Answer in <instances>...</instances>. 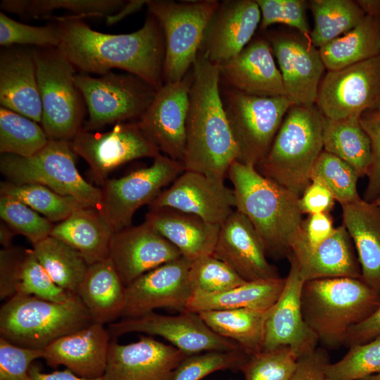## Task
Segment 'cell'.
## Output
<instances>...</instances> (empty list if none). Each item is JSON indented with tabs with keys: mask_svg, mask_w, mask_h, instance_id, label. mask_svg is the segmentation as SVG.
<instances>
[{
	"mask_svg": "<svg viewBox=\"0 0 380 380\" xmlns=\"http://www.w3.org/2000/svg\"><path fill=\"white\" fill-rule=\"evenodd\" d=\"M45 19L56 20L58 49L81 72L102 75L118 68L137 76L156 90L164 84V37L151 15L137 31L118 34L92 30L71 15H52Z\"/></svg>",
	"mask_w": 380,
	"mask_h": 380,
	"instance_id": "cell-1",
	"label": "cell"
},
{
	"mask_svg": "<svg viewBox=\"0 0 380 380\" xmlns=\"http://www.w3.org/2000/svg\"><path fill=\"white\" fill-rule=\"evenodd\" d=\"M191 70L182 163L185 171L224 182L239 151L222 103L219 65L198 52Z\"/></svg>",
	"mask_w": 380,
	"mask_h": 380,
	"instance_id": "cell-2",
	"label": "cell"
},
{
	"mask_svg": "<svg viewBox=\"0 0 380 380\" xmlns=\"http://www.w3.org/2000/svg\"><path fill=\"white\" fill-rule=\"evenodd\" d=\"M227 177L233 186L236 210L255 228L267 256L288 257L303 218L300 197L262 175L254 165L236 160Z\"/></svg>",
	"mask_w": 380,
	"mask_h": 380,
	"instance_id": "cell-3",
	"label": "cell"
},
{
	"mask_svg": "<svg viewBox=\"0 0 380 380\" xmlns=\"http://www.w3.org/2000/svg\"><path fill=\"white\" fill-rule=\"evenodd\" d=\"M380 304V293L360 279L306 281L301 294L304 319L318 342L330 348L343 343L348 330Z\"/></svg>",
	"mask_w": 380,
	"mask_h": 380,
	"instance_id": "cell-4",
	"label": "cell"
},
{
	"mask_svg": "<svg viewBox=\"0 0 380 380\" xmlns=\"http://www.w3.org/2000/svg\"><path fill=\"white\" fill-rule=\"evenodd\" d=\"M322 151V113L316 105H293L267 153L255 167L300 197L311 182L314 165Z\"/></svg>",
	"mask_w": 380,
	"mask_h": 380,
	"instance_id": "cell-5",
	"label": "cell"
},
{
	"mask_svg": "<svg viewBox=\"0 0 380 380\" xmlns=\"http://www.w3.org/2000/svg\"><path fill=\"white\" fill-rule=\"evenodd\" d=\"M91 323L87 309L76 293L64 302L18 293L0 309L1 337L32 349H43Z\"/></svg>",
	"mask_w": 380,
	"mask_h": 380,
	"instance_id": "cell-6",
	"label": "cell"
},
{
	"mask_svg": "<svg viewBox=\"0 0 380 380\" xmlns=\"http://www.w3.org/2000/svg\"><path fill=\"white\" fill-rule=\"evenodd\" d=\"M42 107L41 126L50 140L70 141L82 129L85 103L74 82L76 68L56 47H34Z\"/></svg>",
	"mask_w": 380,
	"mask_h": 380,
	"instance_id": "cell-7",
	"label": "cell"
},
{
	"mask_svg": "<svg viewBox=\"0 0 380 380\" xmlns=\"http://www.w3.org/2000/svg\"><path fill=\"white\" fill-rule=\"evenodd\" d=\"M70 141L49 139L44 148L30 157L1 154L0 170L11 183L41 184L98 210L101 190L82 177Z\"/></svg>",
	"mask_w": 380,
	"mask_h": 380,
	"instance_id": "cell-8",
	"label": "cell"
},
{
	"mask_svg": "<svg viewBox=\"0 0 380 380\" xmlns=\"http://www.w3.org/2000/svg\"><path fill=\"white\" fill-rule=\"evenodd\" d=\"M219 4L216 0H147L149 14L159 23L164 37V82L179 81L190 71Z\"/></svg>",
	"mask_w": 380,
	"mask_h": 380,
	"instance_id": "cell-9",
	"label": "cell"
},
{
	"mask_svg": "<svg viewBox=\"0 0 380 380\" xmlns=\"http://www.w3.org/2000/svg\"><path fill=\"white\" fill-rule=\"evenodd\" d=\"M74 82L84 99L88 120L82 127L95 131L113 123L138 120L157 90L130 73L110 71L99 77L76 73Z\"/></svg>",
	"mask_w": 380,
	"mask_h": 380,
	"instance_id": "cell-10",
	"label": "cell"
},
{
	"mask_svg": "<svg viewBox=\"0 0 380 380\" xmlns=\"http://www.w3.org/2000/svg\"><path fill=\"white\" fill-rule=\"evenodd\" d=\"M221 96L239 161L255 166L267 153L293 103L286 96H256L227 87Z\"/></svg>",
	"mask_w": 380,
	"mask_h": 380,
	"instance_id": "cell-11",
	"label": "cell"
},
{
	"mask_svg": "<svg viewBox=\"0 0 380 380\" xmlns=\"http://www.w3.org/2000/svg\"><path fill=\"white\" fill-rule=\"evenodd\" d=\"M182 162L160 153L148 167L136 170L103 184L98 212L113 232L131 226L137 210L150 205L183 172Z\"/></svg>",
	"mask_w": 380,
	"mask_h": 380,
	"instance_id": "cell-12",
	"label": "cell"
},
{
	"mask_svg": "<svg viewBox=\"0 0 380 380\" xmlns=\"http://www.w3.org/2000/svg\"><path fill=\"white\" fill-rule=\"evenodd\" d=\"M316 106L331 119L360 117L380 108V54L328 71L320 82Z\"/></svg>",
	"mask_w": 380,
	"mask_h": 380,
	"instance_id": "cell-13",
	"label": "cell"
},
{
	"mask_svg": "<svg viewBox=\"0 0 380 380\" xmlns=\"http://www.w3.org/2000/svg\"><path fill=\"white\" fill-rule=\"evenodd\" d=\"M70 144L73 151L87 163L101 184L120 165L141 158H154L160 153L137 120L116 123L110 130L104 132L82 128Z\"/></svg>",
	"mask_w": 380,
	"mask_h": 380,
	"instance_id": "cell-14",
	"label": "cell"
},
{
	"mask_svg": "<svg viewBox=\"0 0 380 380\" xmlns=\"http://www.w3.org/2000/svg\"><path fill=\"white\" fill-rule=\"evenodd\" d=\"M112 338L129 333L159 336L187 355L210 351L241 349L230 339L213 331L196 312L184 311L177 315L154 312L133 318H124L108 324Z\"/></svg>",
	"mask_w": 380,
	"mask_h": 380,
	"instance_id": "cell-15",
	"label": "cell"
},
{
	"mask_svg": "<svg viewBox=\"0 0 380 380\" xmlns=\"http://www.w3.org/2000/svg\"><path fill=\"white\" fill-rule=\"evenodd\" d=\"M192 70L179 81L164 82L137 120L159 151L182 162L186 148V125Z\"/></svg>",
	"mask_w": 380,
	"mask_h": 380,
	"instance_id": "cell-16",
	"label": "cell"
},
{
	"mask_svg": "<svg viewBox=\"0 0 380 380\" xmlns=\"http://www.w3.org/2000/svg\"><path fill=\"white\" fill-rule=\"evenodd\" d=\"M191 263L182 256L144 274L127 285L121 317H140L159 308L186 311L194 293L189 281Z\"/></svg>",
	"mask_w": 380,
	"mask_h": 380,
	"instance_id": "cell-17",
	"label": "cell"
},
{
	"mask_svg": "<svg viewBox=\"0 0 380 380\" xmlns=\"http://www.w3.org/2000/svg\"><path fill=\"white\" fill-rule=\"evenodd\" d=\"M288 258L290 270L284 286L267 312L262 350L287 346L299 358L314 351L318 341L307 325L302 312L301 294L305 280L295 261Z\"/></svg>",
	"mask_w": 380,
	"mask_h": 380,
	"instance_id": "cell-18",
	"label": "cell"
},
{
	"mask_svg": "<svg viewBox=\"0 0 380 380\" xmlns=\"http://www.w3.org/2000/svg\"><path fill=\"white\" fill-rule=\"evenodd\" d=\"M162 207L193 214L220 226L236 208V199L233 189L224 182L184 171L149 205V208Z\"/></svg>",
	"mask_w": 380,
	"mask_h": 380,
	"instance_id": "cell-19",
	"label": "cell"
},
{
	"mask_svg": "<svg viewBox=\"0 0 380 380\" xmlns=\"http://www.w3.org/2000/svg\"><path fill=\"white\" fill-rule=\"evenodd\" d=\"M187 356L172 345L151 336L120 344L112 338L104 374L105 380H171Z\"/></svg>",
	"mask_w": 380,
	"mask_h": 380,
	"instance_id": "cell-20",
	"label": "cell"
},
{
	"mask_svg": "<svg viewBox=\"0 0 380 380\" xmlns=\"http://www.w3.org/2000/svg\"><path fill=\"white\" fill-rule=\"evenodd\" d=\"M260 21L256 1H220L204 32L199 53L217 65L233 58L251 42Z\"/></svg>",
	"mask_w": 380,
	"mask_h": 380,
	"instance_id": "cell-21",
	"label": "cell"
},
{
	"mask_svg": "<svg viewBox=\"0 0 380 380\" xmlns=\"http://www.w3.org/2000/svg\"><path fill=\"white\" fill-rule=\"evenodd\" d=\"M268 42L279 65L285 96L295 106L316 105L326 68L319 49L303 36H272Z\"/></svg>",
	"mask_w": 380,
	"mask_h": 380,
	"instance_id": "cell-22",
	"label": "cell"
},
{
	"mask_svg": "<svg viewBox=\"0 0 380 380\" xmlns=\"http://www.w3.org/2000/svg\"><path fill=\"white\" fill-rule=\"evenodd\" d=\"M213 256L232 267L246 281L280 278L255 228L234 210L220 226Z\"/></svg>",
	"mask_w": 380,
	"mask_h": 380,
	"instance_id": "cell-23",
	"label": "cell"
},
{
	"mask_svg": "<svg viewBox=\"0 0 380 380\" xmlns=\"http://www.w3.org/2000/svg\"><path fill=\"white\" fill-rule=\"evenodd\" d=\"M182 257L167 239L143 222L114 232L109 258L127 286L144 274Z\"/></svg>",
	"mask_w": 380,
	"mask_h": 380,
	"instance_id": "cell-24",
	"label": "cell"
},
{
	"mask_svg": "<svg viewBox=\"0 0 380 380\" xmlns=\"http://www.w3.org/2000/svg\"><path fill=\"white\" fill-rule=\"evenodd\" d=\"M218 65L220 83L227 88L256 96H285L281 75L267 40L250 42L237 56Z\"/></svg>",
	"mask_w": 380,
	"mask_h": 380,
	"instance_id": "cell-25",
	"label": "cell"
},
{
	"mask_svg": "<svg viewBox=\"0 0 380 380\" xmlns=\"http://www.w3.org/2000/svg\"><path fill=\"white\" fill-rule=\"evenodd\" d=\"M111 339L108 328L93 322L53 341L44 348L42 358L49 367L63 365L82 377H102Z\"/></svg>",
	"mask_w": 380,
	"mask_h": 380,
	"instance_id": "cell-26",
	"label": "cell"
},
{
	"mask_svg": "<svg viewBox=\"0 0 380 380\" xmlns=\"http://www.w3.org/2000/svg\"><path fill=\"white\" fill-rule=\"evenodd\" d=\"M0 104L41 124L42 107L33 49L12 46L1 49Z\"/></svg>",
	"mask_w": 380,
	"mask_h": 380,
	"instance_id": "cell-27",
	"label": "cell"
},
{
	"mask_svg": "<svg viewBox=\"0 0 380 380\" xmlns=\"http://www.w3.org/2000/svg\"><path fill=\"white\" fill-rule=\"evenodd\" d=\"M287 258L295 261L305 281L338 277L360 279L355 248L343 224L335 227L329 238L313 248L291 246Z\"/></svg>",
	"mask_w": 380,
	"mask_h": 380,
	"instance_id": "cell-28",
	"label": "cell"
},
{
	"mask_svg": "<svg viewBox=\"0 0 380 380\" xmlns=\"http://www.w3.org/2000/svg\"><path fill=\"white\" fill-rule=\"evenodd\" d=\"M190 261L213 255L220 225L174 208H149L144 222Z\"/></svg>",
	"mask_w": 380,
	"mask_h": 380,
	"instance_id": "cell-29",
	"label": "cell"
},
{
	"mask_svg": "<svg viewBox=\"0 0 380 380\" xmlns=\"http://www.w3.org/2000/svg\"><path fill=\"white\" fill-rule=\"evenodd\" d=\"M341 208L343 225L360 265V279L380 293V206L361 198Z\"/></svg>",
	"mask_w": 380,
	"mask_h": 380,
	"instance_id": "cell-30",
	"label": "cell"
},
{
	"mask_svg": "<svg viewBox=\"0 0 380 380\" xmlns=\"http://www.w3.org/2000/svg\"><path fill=\"white\" fill-rule=\"evenodd\" d=\"M76 294L94 323L110 324L121 317L126 286L109 258L88 266Z\"/></svg>",
	"mask_w": 380,
	"mask_h": 380,
	"instance_id": "cell-31",
	"label": "cell"
},
{
	"mask_svg": "<svg viewBox=\"0 0 380 380\" xmlns=\"http://www.w3.org/2000/svg\"><path fill=\"white\" fill-rule=\"evenodd\" d=\"M113 233L97 210L84 207L53 225L50 236L75 248L89 265L109 258Z\"/></svg>",
	"mask_w": 380,
	"mask_h": 380,
	"instance_id": "cell-32",
	"label": "cell"
},
{
	"mask_svg": "<svg viewBox=\"0 0 380 380\" xmlns=\"http://www.w3.org/2000/svg\"><path fill=\"white\" fill-rule=\"evenodd\" d=\"M285 278L246 281L241 285L217 293L194 292L186 311H203L248 308L269 310L279 297Z\"/></svg>",
	"mask_w": 380,
	"mask_h": 380,
	"instance_id": "cell-33",
	"label": "cell"
},
{
	"mask_svg": "<svg viewBox=\"0 0 380 380\" xmlns=\"http://www.w3.org/2000/svg\"><path fill=\"white\" fill-rule=\"evenodd\" d=\"M325 68L336 70L380 54V19L365 15L354 28L319 49Z\"/></svg>",
	"mask_w": 380,
	"mask_h": 380,
	"instance_id": "cell-34",
	"label": "cell"
},
{
	"mask_svg": "<svg viewBox=\"0 0 380 380\" xmlns=\"http://www.w3.org/2000/svg\"><path fill=\"white\" fill-rule=\"evenodd\" d=\"M323 150L352 166L360 177L366 176L370 165L369 138L360 117L331 119L322 115Z\"/></svg>",
	"mask_w": 380,
	"mask_h": 380,
	"instance_id": "cell-35",
	"label": "cell"
},
{
	"mask_svg": "<svg viewBox=\"0 0 380 380\" xmlns=\"http://www.w3.org/2000/svg\"><path fill=\"white\" fill-rule=\"evenodd\" d=\"M267 310L240 308L198 313L215 334L236 342L249 357L262 350Z\"/></svg>",
	"mask_w": 380,
	"mask_h": 380,
	"instance_id": "cell-36",
	"label": "cell"
},
{
	"mask_svg": "<svg viewBox=\"0 0 380 380\" xmlns=\"http://www.w3.org/2000/svg\"><path fill=\"white\" fill-rule=\"evenodd\" d=\"M32 246L35 257L53 281L64 290L76 293L89 266L82 255L51 236Z\"/></svg>",
	"mask_w": 380,
	"mask_h": 380,
	"instance_id": "cell-37",
	"label": "cell"
},
{
	"mask_svg": "<svg viewBox=\"0 0 380 380\" xmlns=\"http://www.w3.org/2000/svg\"><path fill=\"white\" fill-rule=\"evenodd\" d=\"M310 8L314 17L310 42L319 49L354 28L365 16L357 2L351 0H313Z\"/></svg>",
	"mask_w": 380,
	"mask_h": 380,
	"instance_id": "cell-38",
	"label": "cell"
},
{
	"mask_svg": "<svg viewBox=\"0 0 380 380\" xmlns=\"http://www.w3.org/2000/svg\"><path fill=\"white\" fill-rule=\"evenodd\" d=\"M125 2L122 0H2L0 7L3 11L31 18L45 19L59 9L70 11L71 15L80 19L106 18L119 11Z\"/></svg>",
	"mask_w": 380,
	"mask_h": 380,
	"instance_id": "cell-39",
	"label": "cell"
},
{
	"mask_svg": "<svg viewBox=\"0 0 380 380\" xmlns=\"http://www.w3.org/2000/svg\"><path fill=\"white\" fill-rule=\"evenodd\" d=\"M41 125L10 109L0 106V152L30 157L49 141Z\"/></svg>",
	"mask_w": 380,
	"mask_h": 380,
	"instance_id": "cell-40",
	"label": "cell"
},
{
	"mask_svg": "<svg viewBox=\"0 0 380 380\" xmlns=\"http://www.w3.org/2000/svg\"><path fill=\"white\" fill-rule=\"evenodd\" d=\"M1 195L15 198L44 215L50 222H61L75 210L87 207L70 196L59 194L37 184L1 182Z\"/></svg>",
	"mask_w": 380,
	"mask_h": 380,
	"instance_id": "cell-41",
	"label": "cell"
},
{
	"mask_svg": "<svg viewBox=\"0 0 380 380\" xmlns=\"http://www.w3.org/2000/svg\"><path fill=\"white\" fill-rule=\"evenodd\" d=\"M360 177L348 163L324 150L317 159L312 172V178L320 179L341 205L362 198L357 187Z\"/></svg>",
	"mask_w": 380,
	"mask_h": 380,
	"instance_id": "cell-42",
	"label": "cell"
},
{
	"mask_svg": "<svg viewBox=\"0 0 380 380\" xmlns=\"http://www.w3.org/2000/svg\"><path fill=\"white\" fill-rule=\"evenodd\" d=\"M348 348L341 360L326 366V373L331 380H360L380 374V336Z\"/></svg>",
	"mask_w": 380,
	"mask_h": 380,
	"instance_id": "cell-43",
	"label": "cell"
},
{
	"mask_svg": "<svg viewBox=\"0 0 380 380\" xmlns=\"http://www.w3.org/2000/svg\"><path fill=\"white\" fill-rule=\"evenodd\" d=\"M298 361L291 348L281 346L250 356L240 371L244 380H291Z\"/></svg>",
	"mask_w": 380,
	"mask_h": 380,
	"instance_id": "cell-44",
	"label": "cell"
},
{
	"mask_svg": "<svg viewBox=\"0 0 380 380\" xmlns=\"http://www.w3.org/2000/svg\"><path fill=\"white\" fill-rule=\"evenodd\" d=\"M248 357L241 349L189 355L177 366L171 380H201L220 370L240 371Z\"/></svg>",
	"mask_w": 380,
	"mask_h": 380,
	"instance_id": "cell-45",
	"label": "cell"
},
{
	"mask_svg": "<svg viewBox=\"0 0 380 380\" xmlns=\"http://www.w3.org/2000/svg\"><path fill=\"white\" fill-rule=\"evenodd\" d=\"M194 292L221 293L246 282L232 267L213 255L194 260L189 271Z\"/></svg>",
	"mask_w": 380,
	"mask_h": 380,
	"instance_id": "cell-46",
	"label": "cell"
},
{
	"mask_svg": "<svg viewBox=\"0 0 380 380\" xmlns=\"http://www.w3.org/2000/svg\"><path fill=\"white\" fill-rule=\"evenodd\" d=\"M0 216L16 234L25 236L32 245L50 236L53 227L48 219L9 196H0Z\"/></svg>",
	"mask_w": 380,
	"mask_h": 380,
	"instance_id": "cell-47",
	"label": "cell"
},
{
	"mask_svg": "<svg viewBox=\"0 0 380 380\" xmlns=\"http://www.w3.org/2000/svg\"><path fill=\"white\" fill-rule=\"evenodd\" d=\"M18 293L54 302L66 301L73 294L53 281L35 257L32 249L25 250L18 274Z\"/></svg>",
	"mask_w": 380,
	"mask_h": 380,
	"instance_id": "cell-48",
	"label": "cell"
},
{
	"mask_svg": "<svg viewBox=\"0 0 380 380\" xmlns=\"http://www.w3.org/2000/svg\"><path fill=\"white\" fill-rule=\"evenodd\" d=\"M59 44L56 23L33 26L18 22L0 12V45L3 47L32 45L56 47Z\"/></svg>",
	"mask_w": 380,
	"mask_h": 380,
	"instance_id": "cell-49",
	"label": "cell"
},
{
	"mask_svg": "<svg viewBox=\"0 0 380 380\" xmlns=\"http://www.w3.org/2000/svg\"><path fill=\"white\" fill-rule=\"evenodd\" d=\"M261 13V29L281 23L297 30L310 41V32L305 15V3L302 0H255Z\"/></svg>",
	"mask_w": 380,
	"mask_h": 380,
	"instance_id": "cell-50",
	"label": "cell"
},
{
	"mask_svg": "<svg viewBox=\"0 0 380 380\" xmlns=\"http://www.w3.org/2000/svg\"><path fill=\"white\" fill-rule=\"evenodd\" d=\"M43 349L21 347L0 337V380H33L32 362L42 358Z\"/></svg>",
	"mask_w": 380,
	"mask_h": 380,
	"instance_id": "cell-51",
	"label": "cell"
},
{
	"mask_svg": "<svg viewBox=\"0 0 380 380\" xmlns=\"http://www.w3.org/2000/svg\"><path fill=\"white\" fill-rule=\"evenodd\" d=\"M360 121L369 138L372 149L371 163L366 175L368 182L362 199L374 203L380 198V108L365 111Z\"/></svg>",
	"mask_w": 380,
	"mask_h": 380,
	"instance_id": "cell-52",
	"label": "cell"
},
{
	"mask_svg": "<svg viewBox=\"0 0 380 380\" xmlns=\"http://www.w3.org/2000/svg\"><path fill=\"white\" fill-rule=\"evenodd\" d=\"M335 227L329 213L309 215L303 220L300 230L290 244L313 248L325 241L334 232Z\"/></svg>",
	"mask_w": 380,
	"mask_h": 380,
	"instance_id": "cell-53",
	"label": "cell"
},
{
	"mask_svg": "<svg viewBox=\"0 0 380 380\" xmlns=\"http://www.w3.org/2000/svg\"><path fill=\"white\" fill-rule=\"evenodd\" d=\"M25 251L13 246L0 251V298L9 299L17 294L18 274Z\"/></svg>",
	"mask_w": 380,
	"mask_h": 380,
	"instance_id": "cell-54",
	"label": "cell"
},
{
	"mask_svg": "<svg viewBox=\"0 0 380 380\" xmlns=\"http://www.w3.org/2000/svg\"><path fill=\"white\" fill-rule=\"evenodd\" d=\"M336 199L329 188L319 179L312 178L311 182L299 198L303 214L312 215L329 213Z\"/></svg>",
	"mask_w": 380,
	"mask_h": 380,
	"instance_id": "cell-55",
	"label": "cell"
},
{
	"mask_svg": "<svg viewBox=\"0 0 380 380\" xmlns=\"http://www.w3.org/2000/svg\"><path fill=\"white\" fill-rule=\"evenodd\" d=\"M329 362L327 352L317 348L298 358L297 367L291 380H331L325 370Z\"/></svg>",
	"mask_w": 380,
	"mask_h": 380,
	"instance_id": "cell-56",
	"label": "cell"
},
{
	"mask_svg": "<svg viewBox=\"0 0 380 380\" xmlns=\"http://www.w3.org/2000/svg\"><path fill=\"white\" fill-rule=\"evenodd\" d=\"M380 336V304L365 319L353 326L347 332L343 345L349 348L368 342Z\"/></svg>",
	"mask_w": 380,
	"mask_h": 380,
	"instance_id": "cell-57",
	"label": "cell"
},
{
	"mask_svg": "<svg viewBox=\"0 0 380 380\" xmlns=\"http://www.w3.org/2000/svg\"><path fill=\"white\" fill-rule=\"evenodd\" d=\"M30 374L33 380H105L103 376L94 379L82 377L66 368L63 370L44 373L35 365H31Z\"/></svg>",
	"mask_w": 380,
	"mask_h": 380,
	"instance_id": "cell-58",
	"label": "cell"
},
{
	"mask_svg": "<svg viewBox=\"0 0 380 380\" xmlns=\"http://www.w3.org/2000/svg\"><path fill=\"white\" fill-rule=\"evenodd\" d=\"M146 0H131L125 2L124 6L114 14L106 18L108 26L116 24L128 15L138 11L146 4Z\"/></svg>",
	"mask_w": 380,
	"mask_h": 380,
	"instance_id": "cell-59",
	"label": "cell"
},
{
	"mask_svg": "<svg viewBox=\"0 0 380 380\" xmlns=\"http://www.w3.org/2000/svg\"><path fill=\"white\" fill-rule=\"evenodd\" d=\"M365 15L380 19V1H357Z\"/></svg>",
	"mask_w": 380,
	"mask_h": 380,
	"instance_id": "cell-60",
	"label": "cell"
},
{
	"mask_svg": "<svg viewBox=\"0 0 380 380\" xmlns=\"http://www.w3.org/2000/svg\"><path fill=\"white\" fill-rule=\"evenodd\" d=\"M16 234L13 229L8 226H6L4 224H1L0 229V242L3 246V248L11 246V241L13 235Z\"/></svg>",
	"mask_w": 380,
	"mask_h": 380,
	"instance_id": "cell-61",
	"label": "cell"
},
{
	"mask_svg": "<svg viewBox=\"0 0 380 380\" xmlns=\"http://www.w3.org/2000/svg\"><path fill=\"white\" fill-rule=\"evenodd\" d=\"M360 380H380V374H374V375L369 376Z\"/></svg>",
	"mask_w": 380,
	"mask_h": 380,
	"instance_id": "cell-62",
	"label": "cell"
},
{
	"mask_svg": "<svg viewBox=\"0 0 380 380\" xmlns=\"http://www.w3.org/2000/svg\"><path fill=\"white\" fill-rule=\"evenodd\" d=\"M374 203H375L376 205H378L379 206H380V198H378L375 202H374Z\"/></svg>",
	"mask_w": 380,
	"mask_h": 380,
	"instance_id": "cell-63",
	"label": "cell"
},
{
	"mask_svg": "<svg viewBox=\"0 0 380 380\" xmlns=\"http://www.w3.org/2000/svg\"><path fill=\"white\" fill-rule=\"evenodd\" d=\"M230 380H232V379H230Z\"/></svg>",
	"mask_w": 380,
	"mask_h": 380,
	"instance_id": "cell-64",
	"label": "cell"
}]
</instances>
